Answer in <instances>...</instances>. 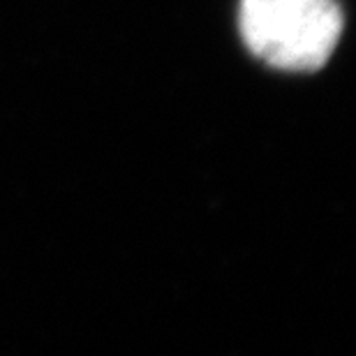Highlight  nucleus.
<instances>
[{"label": "nucleus", "instance_id": "1", "mask_svg": "<svg viewBox=\"0 0 356 356\" xmlns=\"http://www.w3.org/2000/svg\"><path fill=\"white\" fill-rule=\"evenodd\" d=\"M238 26L245 47L266 65L315 72L336 51L343 14L336 0H243Z\"/></svg>", "mask_w": 356, "mask_h": 356}]
</instances>
